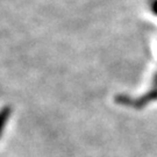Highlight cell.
Masks as SVG:
<instances>
[{
    "label": "cell",
    "mask_w": 157,
    "mask_h": 157,
    "mask_svg": "<svg viewBox=\"0 0 157 157\" xmlns=\"http://www.w3.org/2000/svg\"><path fill=\"white\" fill-rule=\"evenodd\" d=\"M149 8H150V12L152 13V15L157 17V0H151L150 1Z\"/></svg>",
    "instance_id": "1"
}]
</instances>
